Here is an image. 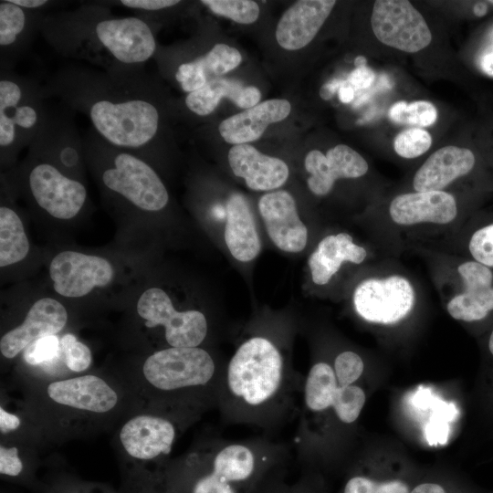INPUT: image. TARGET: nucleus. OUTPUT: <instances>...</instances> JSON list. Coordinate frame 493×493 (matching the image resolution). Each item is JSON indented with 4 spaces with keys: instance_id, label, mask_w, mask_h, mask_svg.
Wrapping results in <instances>:
<instances>
[{
    "instance_id": "1",
    "label": "nucleus",
    "mask_w": 493,
    "mask_h": 493,
    "mask_svg": "<svg viewBox=\"0 0 493 493\" xmlns=\"http://www.w3.org/2000/svg\"><path fill=\"white\" fill-rule=\"evenodd\" d=\"M304 379L275 341L246 339L224 367L217 407L223 423L275 433L297 417Z\"/></svg>"
},
{
    "instance_id": "2",
    "label": "nucleus",
    "mask_w": 493,
    "mask_h": 493,
    "mask_svg": "<svg viewBox=\"0 0 493 493\" xmlns=\"http://www.w3.org/2000/svg\"><path fill=\"white\" fill-rule=\"evenodd\" d=\"M131 77L121 81L112 76L74 74L59 79L65 100L85 111L96 133L129 152L150 144L160 127L159 110L145 96L143 82Z\"/></svg>"
},
{
    "instance_id": "3",
    "label": "nucleus",
    "mask_w": 493,
    "mask_h": 493,
    "mask_svg": "<svg viewBox=\"0 0 493 493\" xmlns=\"http://www.w3.org/2000/svg\"><path fill=\"white\" fill-rule=\"evenodd\" d=\"M289 454L288 445L267 436L213 438L168 472L166 487L169 493H252Z\"/></svg>"
},
{
    "instance_id": "4",
    "label": "nucleus",
    "mask_w": 493,
    "mask_h": 493,
    "mask_svg": "<svg viewBox=\"0 0 493 493\" xmlns=\"http://www.w3.org/2000/svg\"><path fill=\"white\" fill-rule=\"evenodd\" d=\"M225 364L200 347H170L151 354L144 362L146 381L182 413L218 407Z\"/></svg>"
},
{
    "instance_id": "5",
    "label": "nucleus",
    "mask_w": 493,
    "mask_h": 493,
    "mask_svg": "<svg viewBox=\"0 0 493 493\" xmlns=\"http://www.w3.org/2000/svg\"><path fill=\"white\" fill-rule=\"evenodd\" d=\"M47 112L40 92L26 80L2 74L0 79L1 152L33 143L45 125Z\"/></svg>"
},
{
    "instance_id": "6",
    "label": "nucleus",
    "mask_w": 493,
    "mask_h": 493,
    "mask_svg": "<svg viewBox=\"0 0 493 493\" xmlns=\"http://www.w3.org/2000/svg\"><path fill=\"white\" fill-rule=\"evenodd\" d=\"M112 147L111 164L101 174L103 185L143 211L163 209L169 194L157 173L134 153Z\"/></svg>"
},
{
    "instance_id": "7",
    "label": "nucleus",
    "mask_w": 493,
    "mask_h": 493,
    "mask_svg": "<svg viewBox=\"0 0 493 493\" xmlns=\"http://www.w3.org/2000/svg\"><path fill=\"white\" fill-rule=\"evenodd\" d=\"M137 312L144 320L145 326L162 325L170 347H199L208 333V322L199 310L178 311L170 297L159 288L145 290L137 302Z\"/></svg>"
},
{
    "instance_id": "8",
    "label": "nucleus",
    "mask_w": 493,
    "mask_h": 493,
    "mask_svg": "<svg viewBox=\"0 0 493 493\" xmlns=\"http://www.w3.org/2000/svg\"><path fill=\"white\" fill-rule=\"evenodd\" d=\"M410 281L402 276L372 278L361 282L353 293V306L364 320L393 324L404 319L414 305Z\"/></svg>"
},
{
    "instance_id": "9",
    "label": "nucleus",
    "mask_w": 493,
    "mask_h": 493,
    "mask_svg": "<svg viewBox=\"0 0 493 493\" xmlns=\"http://www.w3.org/2000/svg\"><path fill=\"white\" fill-rule=\"evenodd\" d=\"M371 25L383 44L408 53L426 47L432 39L423 16L406 0H377Z\"/></svg>"
},
{
    "instance_id": "10",
    "label": "nucleus",
    "mask_w": 493,
    "mask_h": 493,
    "mask_svg": "<svg viewBox=\"0 0 493 493\" xmlns=\"http://www.w3.org/2000/svg\"><path fill=\"white\" fill-rule=\"evenodd\" d=\"M95 44L123 65L142 64L156 50V40L149 25L136 16L106 17L93 23Z\"/></svg>"
},
{
    "instance_id": "11",
    "label": "nucleus",
    "mask_w": 493,
    "mask_h": 493,
    "mask_svg": "<svg viewBox=\"0 0 493 493\" xmlns=\"http://www.w3.org/2000/svg\"><path fill=\"white\" fill-rule=\"evenodd\" d=\"M28 185L36 203L58 219L73 218L86 202L85 186L47 162L33 166L28 175Z\"/></svg>"
},
{
    "instance_id": "12",
    "label": "nucleus",
    "mask_w": 493,
    "mask_h": 493,
    "mask_svg": "<svg viewBox=\"0 0 493 493\" xmlns=\"http://www.w3.org/2000/svg\"><path fill=\"white\" fill-rule=\"evenodd\" d=\"M49 276L57 293L80 298L95 287H106L114 276L111 264L105 258L75 251H63L49 265Z\"/></svg>"
},
{
    "instance_id": "13",
    "label": "nucleus",
    "mask_w": 493,
    "mask_h": 493,
    "mask_svg": "<svg viewBox=\"0 0 493 493\" xmlns=\"http://www.w3.org/2000/svg\"><path fill=\"white\" fill-rule=\"evenodd\" d=\"M258 210L272 242L285 252L297 253L307 245L308 230L300 220L295 199L280 190L262 195Z\"/></svg>"
},
{
    "instance_id": "14",
    "label": "nucleus",
    "mask_w": 493,
    "mask_h": 493,
    "mask_svg": "<svg viewBox=\"0 0 493 493\" xmlns=\"http://www.w3.org/2000/svg\"><path fill=\"white\" fill-rule=\"evenodd\" d=\"M464 289L446 305L448 314L456 320L477 322L493 311V271L476 260L463 262L457 267Z\"/></svg>"
},
{
    "instance_id": "15",
    "label": "nucleus",
    "mask_w": 493,
    "mask_h": 493,
    "mask_svg": "<svg viewBox=\"0 0 493 493\" xmlns=\"http://www.w3.org/2000/svg\"><path fill=\"white\" fill-rule=\"evenodd\" d=\"M305 169L309 190L317 195H325L339 178H358L368 171L365 159L345 144L330 148L326 154L319 150L310 151L305 157Z\"/></svg>"
},
{
    "instance_id": "16",
    "label": "nucleus",
    "mask_w": 493,
    "mask_h": 493,
    "mask_svg": "<svg viewBox=\"0 0 493 493\" xmlns=\"http://www.w3.org/2000/svg\"><path fill=\"white\" fill-rule=\"evenodd\" d=\"M175 436L176 427L172 419L149 414L131 418L120 432L127 454L145 461L168 456Z\"/></svg>"
},
{
    "instance_id": "17",
    "label": "nucleus",
    "mask_w": 493,
    "mask_h": 493,
    "mask_svg": "<svg viewBox=\"0 0 493 493\" xmlns=\"http://www.w3.org/2000/svg\"><path fill=\"white\" fill-rule=\"evenodd\" d=\"M67 320L68 312L59 301L52 298L38 299L28 310L24 322L1 338L2 355L8 359L16 357L34 341L58 333Z\"/></svg>"
},
{
    "instance_id": "18",
    "label": "nucleus",
    "mask_w": 493,
    "mask_h": 493,
    "mask_svg": "<svg viewBox=\"0 0 493 493\" xmlns=\"http://www.w3.org/2000/svg\"><path fill=\"white\" fill-rule=\"evenodd\" d=\"M417 479L404 466L359 460L347 469L339 493H410Z\"/></svg>"
},
{
    "instance_id": "19",
    "label": "nucleus",
    "mask_w": 493,
    "mask_h": 493,
    "mask_svg": "<svg viewBox=\"0 0 493 493\" xmlns=\"http://www.w3.org/2000/svg\"><path fill=\"white\" fill-rule=\"evenodd\" d=\"M336 1L300 0L288 8L276 28L278 45L287 50H297L313 40Z\"/></svg>"
},
{
    "instance_id": "20",
    "label": "nucleus",
    "mask_w": 493,
    "mask_h": 493,
    "mask_svg": "<svg viewBox=\"0 0 493 493\" xmlns=\"http://www.w3.org/2000/svg\"><path fill=\"white\" fill-rule=\"evenodd\" d=\"M392 220L400 226L420 223L445 225L457 215L454 196L445 191L414 192L397 195L389 207Z\"/></svg>"
},
{
    "instance_id": "21",
    "label": "nucleus",
    "mask_w": 493,
    "mask_h": 493,
    "mask_svg": "<svg viewBox=\"0 0 493 493\" xmlns=\"http://www.w3.org/2000/svg\"><path fill=\"white\" fill-rule=\"evenodd\" d=\"M47 392L57 404L98 414L112 410L118 402L116 392L95 375L53 382Z\"/></svg>"
},
{
    "instance_id": "22",
    "label": "nucleus",
    "mask_w": 493,
    "mask_h": 493,
    "mask_svg": "<svg viewBox=\"0 0 493 493\" xmlns=\"http://www.w3.org/2000/svg\"><path fill=\"white\" fill-rule=\"evenodd\" d=\"M228 162L234 174L244 178L247 187L255 191L278 188L289 174L282 160L263 154L248 143L234 145L229 150Z\"/></svg>"
},
{
    "instance_id": "23",
    "label": "nucleus",
    "mask_w": 493,
    "mask_h": 493,
    "mask_svg": "<svg viewBox=\"0 0 493 493\" xmlns=\"http://www.w3.org/2000/svg\"><path fill=\"white\" fill-rule=\"evenodd\" d=\"M291 110L289 101L273 99L224 120L218 127L221 137L231 144H245L257 141L268 125L286 119Z\"/></svg>"
},
{
    "instance_id": "24",
    "label": "nucleus",
    "mask_w": 493,
    "mask_h": 493,
    "mask_svg": "<svg viewBox=\"0 0 493 493\" xmlns=\"http://www.w3.org/2000/svg\"><path fill=\"white\" fill-rule=\"evenodd\" d=\"M476 158L467 148L446 146L433 152L414 174L415 192L443 191L458 177L467 174Z\"/></svg>"
},
{
    "instance_id": "25",
    "label": "nucleus",
    "mask_w": 493,
    "mask_h": 493,
    "mask_svg": "<svg viewBox=\"0 0 493 493\" xmlns=\"http://www.w3.org/2000/svg\"><path fill=\"white\" fill-rule=\"evenodd\" d=\"M224 237L231 255L241 262L253 260L261 244L247 200L241 194L229 196L226 205Z\"/></svg>"
},
{
    "instance_id": "26",
    "label": "nucleus",
    "mask_w": 493,
    "mask_h": 493,
    "mask_svg": "<svg viewBox=\"0 0 493 493\" xmlns=\"http://www.w3.org/2000/svg\"><path fill=\"white\" fill-rule=\"evenodd\" d=\"M241 61L242 56L237 49L226 44H216L205 55L180 64L175 79L188 94L233 70Z\"/></svg>"
},
{
    "instance_id": "27",
    "label": "nucleus",
    "mask_w": 493,
    "mask_h": 493,
    "mask_svg": "<svg viewBox=\"0 0 493 493\" xmlns=\"http://www.w3.org/2000/svg\"><path fill=\"white\" fill-rule=\"evenodd\" d=\"M366 256L365 248L354 244L349 234L327 236L309 257L312 280L317 285H325L338 272L343 262L360 264Z\"/></svg>"
},
{
    "instance_id": "28",
    "label": "nucleus",
    "mask_w": 493,
    "mask_h": 493,
    "mask_svg": "<svg viewBox=\"0 0 493 493\" xmlns=\"http://www.w3.org/2000/svg\"><path fill=\"white\" fill-rule=\"evenodd\" d=\"M223 97L246 110L258 104L261 93L254 86H244L238 80L220 77L206 83L200 89L188 93L184 102L193 113L206 116L215 110Z\"/></svg>"
},
{
    "instance_id": "29",
    "label": "nucleus",
    "mask_w": 493,
    "mask_h": 493,
    "mask_svg": "<svg viewBox=\"0 0 493 493\" xmlns=\"http://www.w3.org/2000/svg\"><path fill=\"white\" fill-rule=\"evenodd\" d=\"M29 251V242L18 215L7 206L0 207V267L23 260Z\"/></svg>"
},
{
    "instance_id": "30",
    "label": "nucleus",
    "mask_w": 493,
    "mask_h": 493,
    "mask_svg": "<svg viewBox=\"0 0 493 493\" xmlns=\"http://www.w3.org/2000/svg\"><path fill=\"white\" fill-rule=\"evenodd\" d=\"M285 467L270 472L252 493H327L320 473L305 470L296 482L289 484L285 479Z\"/></svg>"
},
{
    "instance_id": "31",
    "label": "nucleus",
    "mask_w": 493,
    "mask_h": 493,
    "mask_svg": "<svg viewBox=\"0 0 493 493\" xmlns=\"http://www.w3.org/2000/svg\"><path fill=\"white\" fill-rule=\"evenodd\" d=\"M365 402L366 393L360 384L339 385L332 408L341 441L360 417Z\"/></svg>"
},
{
    "instance_id": "32",
    "label": "nucleus",
    "mask_w": 493,
    "mask_h": 493,
    "mask_svg": "<svg viewBox=\"0 0 493 493\" xmlns=\"http://www.w3.org/2000/svg\"><path fill=\"white\" fill-rule=\"evenodd\" d=\"M31 10L13 4L11 0L0 2V46L3 50L16 47L26 36L30 25Z\"/></svg>"
},
{
    "instance_id": "33",
    "label": "nucleus",
    "mask_w": 493,
    "mask_h": 493,
    "mask_svg": "<svg viewBox=\"0 0 493 493\" xmlns=\"http://www.w3.org/2000/svg\"><path fill=\"white\" fill-rule=\"evenodd\" d=\"M389 118L395 123L426 127L435 122L437 110L426 100H415L410 103L398 101L390 108Z\"/></svg>"
},
{
    "instance_id": "34",
    "label": "nucleus",
    "mask_w": 493,
    "mask_h": 493,
    "mask_svg": "<svg viewBox=\"0 0 493 493\" xmlns=\"http://www.w3.org/2000/svg\"><path fill=\"white\" fill-rule=\"evenodd\" d=\"M214 14L227 17L239 24H252L259 16L260 9L250 0H203Z\"/></svg>"
},
{
    "instance_id": "35",
    "label": "nucleus",
    "mask_w": 493,
    "mask_h": 493,
    "mask_svg": "<svg viewBox=\"0 0 493 493\" xmlns=\"http://www.w3.org/2000/svg\"><path fill=\"white\" fill-rule=\"evenodd\" d=\"M432 144L430 133L421 128H410L401 131L393 140L395 152L406 159L418 157L427 152Z\"/></svg>"
},
{
    "instance_id": "36",
    "label": "nucleus",
    "mask_w": 493,
    "mask_h": 493,
    "mask_svg": "<svg viewBox=\"0 0 493 493\" xmlns=\"http://www.w3.org/2000/svg\"><path fill=\"white\" fill-rule=\"evenodd\" d=\"M339 385L358 384L364 372V362L355 351L346 350L338 353L331 363Z\"/></svg>"
},
{
    "instance_id": "37",
    "label": "nucleus",
    "mask_w": 493,
    "mask_h": 493,
    "mask_svg": "<svg viewBox=\"0 0 493 493\" xmlns=\"http://www.w3.org/2000/svg\"><path fill=\"white\" fill-rule=\"evenodd\" d=\"M60 347L65 355L66 365L69 370L82 372L90 365L91 352L89 348L73 334H65L60 340Z\"/></svg>"
},
{
    "instance_id": "38",
    "label": "nucleus",
    "mask_w": 493,
    "mask_h": 493,
    "mask_svg": "<svg viewBox=\"0 0 493 493\" xmlns=\"http://www.w3.org/2000/svg\"><path fill=\"white\" fill-rule=\"evenodd\" d=\"M468 250L474 260L493 267V223L477 229L472 234Z\"/></svg>"
},
{
    "instance_id": "39",
    "label": "nucleus",
    "mask_w": 493,
    "mask_h": 493,
    "mask_svg": "<svg viewBox=\"0 0 493 493\" xmlns=\"http://www.w3.org/2000/svg\"><path fill=\"white\" fill-rule=\"evenodd\" d=\"M60 350V341L58 336H44L34 341L25 349L24 359L28 364L38 365L55 359Z\"/></svg>"
},
{
    "instance_id": "40",
    "label": "nucleus",
    "mask_w": 493,
    "mask_h": 493,
    "mask_svg": "<svg viewBox=\"0 0 493 493\" xmlns=\"http://www.w3.org/2000/svg\"><path fill=\"white\" fill-rule=\"evenodd\" d=\"M410 493H476L463 483L446 477L418 479Z\"/></svg>"
},
{
    "instance_id": "41",
    "label": "nucleus",
    "mask_w": 493,
    "mask_h": 493,
    "mask_svg": "<svg viewBox=\"0 0 493 493\" xmlns=\"http://www.w3.org/2000/svg\"><path fill=\"white\" fill-rule=\"evenodd\" d=\"M23 462L16 447L0 446V473L8 477H17L23 471Z\"/></svg>"
},
{
    "instance_id": "42",
    "label": "nucleus",
    "mask_w": 493,
    "mask_h": 493,
    "mask_svg": "<svg viewBox=\"0 0 493 493\" xmlns=\"http://www.w3.org/2000/svg\"><path fill=\"white\" fill-rule=\"evenodd\" d=\"M180 2L178 0H121V4L124 6L145 10L158 11L173 6Z\"/></svg>"
},
{
    "instance_id": "43",
    "label": "nucleus",
    "mask_w": 493,
    "mask_h": 493,
    "mask_svg": "<svg viewBox=\"0 0 493 493\" xmlns=\"http://www.w3.org/2000/svg\"><path fill=\"white\" fill-rule=\"evenodd\" d=\"M373 71L366 66L356 68L349 76L347 82L356 89L369 87L374 80Z\"/></svg>"
},
{
    "instance_id": "44",
    "label": "nucleus",
    "mask_w": 493,
    "mask_h": 493,
    "mask_svg": "<svg viewBox=\"0 0 493 493\" xmlns=\"http://www.w3.org/2000/svg\"><path fill=\"white\" fill-rule=\"evenodd\" d=\"M20 425V419L5 411L3 407L0 408V429L2 433H7L16 430Z\"/></svg>"
},
{
    "instance_id": "45",
    "label": "nucleus",
    "mask_w": 493,
    "mask_h": 493,
    "mask_svg": "<svg viewBox=\"0 0 493 493\" xmlns=\"http://www.w3.org/2000/svg\"><path fill=\"white\" fill-rule=\"evenodd\" d=\"M480 67L487 74L493 76V38L487 50L481 55Z\"/></svg>"
},
{
    "instance_id": "46",
    "label": "nucleus",
    "mask_w": 493,
    "mask_h": 493,
    "mask_svg": "<svg viewBox=\"0 0 493 493\" xmlns=\"http://www.w3.org/2000/svg\"><path fill=\"white\" fill-rule=\"evenodd\" d=\"M343 81L333 79L324 84L320 89V96L323 100H330L337 89H340Z\"/></svg>"
},
{
    "instance_id": "47",
    "label": "nucleus",
    "mask_w": 493,
    "mask_h": 493,
    "mask_svg": "<svg viewBox=\"0 0 493 493\" xmlns=\"http://www.w3.org/2000/svg\"><path fill=\"white\" fill-rule=\"evenodd\" d=\"M339 98L343 103H348L353 100L354 89L347 81H343L339 89Z\"/></svg>"
},
{
    "instance_id": "48",
    "label": "nucleus",
    "mask_w": 493,
    "mask_h": 493,
    "mask_svg": "<svg viewBox=\"0 0 493 493\" xmlns=\"http://www.w3.org/2000/svg\"><path fill=\"white\" fill-rule=\"evenodd\" d=\"M11 2L28 10L37 9L48 4L46 0H11Z\"/></svg>"
},
{
    "instance_id": "49",
    "label": "nucleus",
    "mask_w": 493,
    "mask_h": 493,
    "mask_svg": "<svg viewBox=\"0 0 493 493\" xmlns=\"http://www.w3.org/2000/svg\"><path fill=\"white\" fill-rule=\"evenodd\" d=\"M488 351L490 357L493 359V329L491 330L488 339ZM490 387L493 390V375L489 377Z\"/></svg>"
},
{
    "instance_id": "50",
    "label": "nucleus",
    "mask_w": 493,
    "mask_h": 493,
    "mask_svg": "<svg viewBox=\"0 0 493 493\" xmlns=\"http://www.w3.org/2000/svg\"><path fill=\"white\" fill-rule=\"evenodd\" d=\"M354 63H355L356 68L362 67L366 65V59L364 57L359 56L355 58Z\"/></svg>"
},
{
    "instance_id": "51",
    "label": "nucleus",
    "mask_w": 493,
    "mask_h": 493,
    "mask_svg": "<svg viewBox=\"0 0 493 493\" xmlns=\"http://www.w3.org/2000/svg\"><path fill=\"white\" fill-rule=\"evenodd\" d=\"M71 493H90V492L76 491V492H71Z\"/></svg>"
}]
</instances>
